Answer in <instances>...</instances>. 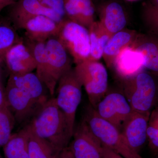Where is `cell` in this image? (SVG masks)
I'll use <instances>...</instances> for the list:
<instances>
[{"instance_id": "cell-23", "label": "cell", "mask_w": 158, "mask_h": 158, "mask_svg": "<svg viewBox=\"0 0 158 158\" xmlns=\"http://www.w3.org/2000/svg\"><path fill=\"white\" fill-rule=\"evenodd\" d=\"M23 41L30 49L36 60V73L46 87L48 82V63L45 42H36L26 37L23 38Z\"/></svg>"}, {"instance_id": "cell-3", "label": "cell", "mask_w": 158, "mask_h": 158, "mask_svg": "<svg viewBox=\"0 0 158 158\" xmlns=\"http://www.w3.org/2000/svg\"><path fill=\"white\" fill-rule=\"evenodd\" d=\"M156 86L150 74L141 71L134 76L123 79V94L133 111L148 113L156 99Z\"/></svg>"}, {"instance_id": "cell-13", "label": "cell", "mask_w": 158, "mask_h": 158, "mask_svg": "<svg viewBox=\"0 0 158 158\" xmlns=\"http://www.w3.org/2000/svg\"><path fill=\"white\" fill-rule=\"evenodd\" d=\"M4 60L10 74L21 75L33 72L37 68L34 56L23 41L10 48L6 54Z\"/></svg>"}, {"instance_id": "cell-24", "label": "cell", "mask_w": 158, "mask_h": 158, "mask_svg": "<svg viewBox=\"0 0 158 158\" xmlns=\"http://www.w3.org/2000/svg\"><path fill=\"white\" fill-rule=\"evenodd\" d=\"M23 41L9 19L0 16V59L4 60L7 52L15 44Z\"/></svg>"}, {"instance_id": "cell-7", "label": "cell", "mask_w": 158, "mask_h": 158, "mask_svg": "<svg viewBox=\"0 0 158 158\" xmlns=\"http://www.w3.org/2000/svg\"><path fill=\"white\" fill-rule=\"evenodd\" d=\"M48 57V82L46 88L52 97L56 93L58 82L61 77L72 68V61L69 53L56 37L45 42Z\"/></svg>"}, {"instance_id": "cell-22", "label": "cell", "mask_w": 158, "mask_h": 158, "mask_svg": "<svg viewBox=\"0 0 158 158\" xmlns=\"http://www.w3.org/2000/svg\"><path fill=\"white\" fill-rule=\"evenodd\" d=\"M90 43L89 59L98 61L102 57L105 46L112 36L106 31L99 22H95L88 28Z\"/></svg>"}, {"instance_id": "cell-37", "label": "cell", "mask_w": 158, "mask_h": 158, "mask_svg": "<svg viewBox=\"0 0 158 158\" xmlns=\"http://www.w3.org/2000/svg\"><path fill=\"white\" fill-rule=\"evenodd\" d=\"M157 158H158V153L157 154Z\"/></svg>"}, {"instance_id": "cell-35", "label": "cell", "mask_w": 158, "mask_h": 158, "mask_svg": "<svg viewBox=\"0 0 158 158\" xmlns=\"http://www.w3.org/2000/svg\"><path fill=\"white\" fill-rule=\"evenodd\" d=\"M153 2V6H155L156 8H158V0H152Z\"/></svg>"}, {"instance_id": "cell-19", "label": "cell", "mask_w": 158, "mask_h": 158, "mask_svg": "<svg viewBox=\"0 0 158 158\" xmlns=\"http://www.w3.org/2000/svg\"><path fill=\"white\" fill-rule=\"evenodd\" d=\"M131 46L141 54L144 68L158 74V40L137 35Z\"/></svg>"}, {"instance_id": "cell-4", "label": "cell", "mask_w": 158, "mask_h": 158, "mask_svg": "<svg viewBox=\"0 0 158 158\" xmlns=\"http://www.w3.org/2000/svg\"><path fill=\"white\" fill-rule=\"evenodd\" d=\"M82 88L74 68H71L59 80L55 93L56 96L54 97L57 106L65 116L72 137L77 110L81 101Z\"/></svg>"}, {"instance_id": "cell-6", "label": "cell", "mask_w": 158, "mask_h": 158, "mask_svg": "<svg viewBox=\"0 0 158 158\" xmlns=\"http://www.w3.org/2000/svg\"><path fill=\"white\" fill-rule=\"evenodd\" d=\"M56 37L72 57L76 65L90 58V36L87 28L65 18L59 23Z\"/></svg>"}, {"instance_id": "cell-21", "label": "cell", "mask_w": 158, "mask_h": 158, "mask_svg": "<svg viewBox=\"0 0 158 158\" xmlns=\"http://www.w3.org/2000/svg\"><path fill=\"white\" fill-rule=\"evenodd\" d=\"M29 131L27 125L11 135L4 147L6 158H29Z\"/></svg>"}, {"instance_id": "cell-16", "label": "cell", "mask_w": 158, "mask_h": 158, "mask_svg": "<svg viewBox=\"0 0 158 158\" xmlns=\"http://www.w3.org/2000/svg\"><path fill=\"white\" fill-rule=\"evenodd\" d=\"M117 73L123 78H128L141 71L144 68L141 54L131 45L122 49L114 62Z\"/></svg>"}, {"instance_id": "cell-10", "label": "cell", "mask_w": 158, "mask_h": 158, "mask_svg": "<svg viewBox=\"0 0 158 158\" xmlns=\"http://www.w3.org/2000/svg\"><path fill=\"white\" fill-rule=\"evenodd\" d=\"M68 146L74 158H102V145L84 120L75 129Z\"/></svg>"}, {"instance_id": "cell-8", "label": "cell", "mask_w": 158, "mask_h": 158, "mask_svg": "<svg viewBox=\"0 0 158 158\" xmlns=\"http://www.w3.org/2000/svg\"><path fill=\"white\" fill-rule=\"evenodd\" d=\"M94 110L99 117L120 131L133 111L124 94L116 91L106 93Z\"/></svg>"}, {"instance_id": "cell-34", "label": "cell", "mask_w": 158, "mask_h": 158, "mask_svg": "<svg viewBox=\"0 0 158 158\" xmlns=\"http://www.w3.org/2000/svg\"><path fill=\"white\" fill-rule=\"evenodd\" d=\"M3 61L2 59H0V84H2L1 80H2V71H1V63Z\"/></svg>"}, {"instance_id": "cell-31", "label": "cell", "mask_w": 158, "mask_h": 158, "mask_svg": "<svg viewBox=\"0 0 158 158\" xmlns=\"http://www.w3.org/2000/svg\"><path fill=\"white\" fill-rule=\"evenodd\" d=\"M7 106L6 96V91L2 84H0V108Z\"/></svg>"}, {"instance_id": "cell-14", "label": "cell", "mask_w": 158, "mask_h": 158, "mask_svg": "<svg viewBox=\"0 0 158 158\" xmlns=\"http://www.w3.org/2000/svg\"><path fill=\"white\" fill-rule=\"evenodd\" d=\"M8 83L24 91L39 106H42L50 98L48 90L36 73L10 74Z\"/></svg>"}, {"instance_id": "cell-1", "label": "cell", "mask_w": 158, "mask_h": 158, "mask_svg": "<svg viewBox=\"0 0 158 158\" xmlns=\"http://www.w3.org/2000/svg\"><path fill=\"white\" fill-rule=\"evenodd\" d=\"M28 125L34 134L59 152L68 147L72 138L65 116L54 97L39 108Z\"/></svg>"}, {"instance_id": "cell-17", "label": "cell", "mask_w": 158, "mask_h": 158, "mask_svg": "<svg viewBox=\"0 0 158 158\" xmlns=\"http://www.w3.org/2000/svg\"><path fill=\"white\" fill-rule=\"evenodd\" d=\"M66 18L88 29L94 22L92 0H64Z\"/></svg>"}, {"instance_id": "cell-15", "label": "cell", "mask_w": 158, "mask_h": 158, "mask_svg": "<svg viewBox=\"0 0 158 158\" xmlns=\"http://www.w3.org/2000/svg\"><path fill=\"white\" fill-rule=\"evenodd\" d=\"M59 23L47 16L37 15L28 20L22 29L25 31V37L27 39L45 42L49 38L57 36Z\"/></svg>"}, {"instance_id": "cell-9", "label": "cell", "mask_w": 158, "mask_h": 158, "mask_svg": "<svg viewBox=\"0 0 158 158\" xmlns=\"http://www.w3.org/2000/svg\"><path fill=\"white\" fill-rule=\"evenodd\" d=\"M10 6L8 19L16 29H22L28 20L37 15L47 16L58 23L64 19L39 0H16Z\"/></svg>"}, {"instance_id": "cell-26", "label": "cell", "mask_w": 158, "mask_h": 158, "mask_svg": "<svg viewBox=\"0 0 158 158\" xmlns=\"http://www.w3.org/2000/svg\"><path fill=\"white\" fill-rule=\"evenodd\" d=\"M15 122L8 106L0 108V146H4L10 139Z\"/></svg>"}, {"instance_id": "cell-30", "label": "cell", "mask_w": 158, "mask_h": 158, "mask_svg": "<svg viewBox=\"0 0 158 158\" xmlns=\"http://www.w3.org/2000/svg\"><path fill=\"white\" fill-rule=\"evenodd\" d=\"M102 145V158H124L110 148Z\"/></svg>"}, {"instance_id": "cell-28", "label": "cell", "mask_w": 158, "mask_h": 158, "mask_svg": "<svg viewBox=\"0 0 158 158\" xmlns=\"http://www.w3.org/2000/svg\"><path fill=\"white\" fill-rule=\"evenodd\" d=\"M144 18L152 30L158 33V8L155 6H148L144 13Z\"/></svg>"}, {"instance_id": "cell-38", "label": "cell", "mask_w": 158, "mask_h": 158, "mask_svg": "<svg viewBox=\"0 0 158 158\" xmlns=\"http://www.w3.org/2000/svg\"><path fill=\"white\" fill-rule=\"evenodd\" d=\"M0 158H1V154H0Z\"/></svg>"}, {"instance_id": "cell-25", "label": "cell", "mask_w": 158, "mask_h": 158, "mask_svg": "<svg viewBox=\"0 0 158 158\" xmlns=\"http://www.w3.org/2000/svg\"><path fill=\"white\" fill-rule=\"evenodd\" d=\"M29 158H56L59 152L32 132L28 125Z\"/></svg>"}, {"instance_id": "cell-32", "label": "cell", "mask_w": 158, "mask_h": 158, "mask_svg": "<svg viewBox=\"0 0 158 158\" xmlns=\"http://www.w3.org/2000/svg\"><path fill=\"white\" fill-rule=\"evenodd\" d=\"M56 158H74L69 147L66 148L59 153Z\"/></svg>"}, {"instance_id": "cell-33", "label": "cell", "mask_w": 158, "mask_h": 158, "mask_svg": "<svg viewBox=\"0 0 158 158\" xmlns=\"http://www.w3.org/2000/svg\"><path fill=\"white\" fill-rule=\"evenodd\" d=\"M16 0H0V14L4 8L15 2Z\"/></svg>"}, {"instance_id": "cell-27", "label": "cell", "mask_w": 158, "mask_h": 158, "mask_svg": "<svg viewBox=\"0 0 158 158\" xmlns=\"http://www.w3.org/2000/svg\"><path fill=\"white\" fill-rule=\"evenodd\" d=\"M148 139L149 146L153 152L158 153V107L150 114L147 128Z\"/></svg>"}, {"instance_id": "cell-2", "label": "cell", "mask_w": 158, "mask_h": 158, "mask_svg": "<svg viewBox=\"0 0 158 158\" xmlns=\"http://www.w3.org/2000/svg\"><path fill=\"white\" fill-rule=\"evenodd\" d=\"M83 120L102 144L124 158H142L131 147L121 131L99 117L90 105L86 110Z\"/></svg>"}, {"instance_id": "cell-5", "label": "cell", "mask_w": 158, "mask_h": 158, "mask_svg": "<svg viewBox=\"0 0 158 158\" xmlns=\"http://www.w3.org/2000/svg\"><path fill=\"white\" fill-rule=\"evenodd\" d=\"M74 69L82 87L85 88L90 106L94 109L107 93L106 69L98 61L88 59L76 65Z\"/></svg>"}, {"instance_id": "cell-36", "label": "cell", "mask_w": 158, "mask_h": 158, "mask_svg": "<svg viewBox=\"0 0 158 158\" xmlns=\"http://www.w3.org/2000/svg\"><path fill=\"white\" fill-rule=\"evenodd\" d=\"M127 1H136V0H127Z\"/></svg>"}, {"instance_id": "cell-29", "label": "cell", "mask_w": 158, "mask_h": 158, "mask_svg": "<svg viewBox=\"0 0 158 158\" xmlns=\"http://www.w3.org/2000/svg\"><path fill=\"white\" fill-rule=\"evenodd\" d=\"M42 4L55 11L63 19L66 18L64 0H39Z\"/></svg>"}, {"instance_id": "cell-18", "label": "cell", "mask_w": 158, "mask_h": 158, "mask_svg": "<svg viewBox=\"0 0 158 158\" xmlns=\"http://www.w3.org/2000/svg\"><path fill=\"white\" fill-rule=\"evenodd\" d=\"M99 22L112 35L123 30L127 20L122 6L114 2L106 4L101 11Z\"/></svg>"}, {"instance_id": "cell-11", "label": "cell", "mask_w": 158, "mask_h": 158, "mask_svg": "<svg viewBox=\"0 0 158 158\" xmlns=\"http://www.w3.org/2000/svg\"><path fill=\"white\" fill-rule=\"evenodd\" d=\"M5 91L7 106L18 123L31 121L41 106L24 91L9 83H7Z\"/></svg>"}, {"instance_id": "cell-20", "label": "cell", "mask_w": 158, "mask_h": 158, "mask_svg": "<svg viewBox=\"0 0 158 158\" xmlns=\"http://www.w3.org/2000/svg\"><path fill=\"white\" fill-rule=\"evenodd\" d=\"M135 31L124 30L113 34L108 40L102 57L109 67L113 62L122 49L131 45L136 36Z\"/></svg>"}, {"instance_id": "cell-12", "label": "cell", "mask_w": 158, "mask_h": 158, "mask_svg": "<svg viewBox=\"0 0 158 158\" xmlns=\"http://www.w3.org/2000/svg\"><path fill=\"white\" fill-rule=\"evenodd\" d=\"M150 114L132 111L120 131L131 147L138 153L148 139Z\"/></svg>"}]
</instances>
